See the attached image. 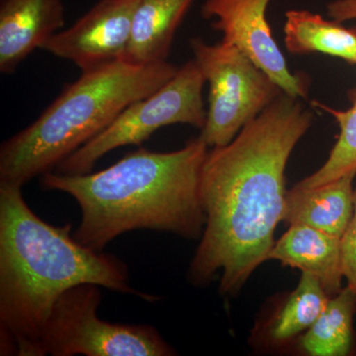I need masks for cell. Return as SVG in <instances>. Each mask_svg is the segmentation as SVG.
<instances>
[{"label":"cell","mask_w":356,"mask_h":356,"mask_svg":"<svg viewBox=\"0 0 356 356\" xmlns=\"http://www.w3.org/2000/svg\"><path fill=\"white\" fill-rule=\"evenodd\" d=\"M313 121L300 98L282 92L229 144L208 151L200 178L206 221L189 266L192 283L207 284L221 271L219 291L233 295L268 261L284 216L287 163Z\"/></svg>","instance_id":"6da1fadb"},{"label":"cell","mask_w":356,"mask_h":356,"mask_svg":"<svg viewBox=\"0 0 356 356\" xmlns=\"http://www.w3.org/2000/svg\"><path fill=\"white\" fill-rule=\"evenodd\" d=\"M72 229V224L55 226L37 216L22 186L0 184L1 355L42 356V334L51 309L76 285L91 283L156 301L130 286L125 262L81 245Z\"/></svg>","instance_id":"7a4b0ae2"},{"label":"cell","mask_w":356,"mask_h":356,"mask_svg":"<svg viewBox=\"0 0 356 356\" xmlns=\"http://www.w3.org/2000/svg\"><path fill=\"white\" fill-rule=\"evenodd\" d=\"M209 147L200 137L180 149L159 153L140 147L98 172H46V191L64 192L81 208L74 238L103 248L134 229H153L198 240L205 227L200 178Z\"/></svg>","instance_id":"3957f363"},{"label":"cell","mask_w":356,"mask_h":356,"mask_svg":"<svg viewBox=\"0 0 356 356\" xmlns=\"http://www.w3.org/2000/svg\"><path fill=\"white\" fill-rule=\"evenodd\" d=\"M177 70L168 60L136 65L119 60L83 72L36 121L2 143L0 184L23 186L51 172L108 127L126 107L158 90Z\"/></svg>","instance_id":"277c9868"},{"label":"cell","mask_w":356,"mask_h":356,"mask_svg":"<svg viewBox=\"0 0 356 356\" xmlns=\"http://www.w3.org/2000/svg\"><path fill=\"white\" fill-rule=\"evenodd\" d=\"M205 83L197 62L188 60L158 90L129 105L108 127L58 163L57 172H90L105 154L121 147L139 146L165 126L186 124L202 130L207 119L203 102Z\"/></svg>","instance_id":"5b68a950"},{"label":"cell","mask_w":356,"mask_h":356,"mask_svg":"<svg viewBox=\"0 0 356 356\" xmlns=\"http://www.w3.org/2000/svg\"><path fill=\"white\" fill-rule=\"evenodd\" d=\"M102 286L79 284L60 295L41 337L42 356H172L177 355L149 325L107 322L97 315Z\"/></svg>","instance_id":"8992f818"},{"label":"cell","mask_w":356,"mask_h":356,"mask_svg":"<svg viewBox=\"0 0 356 356\" xmlns=\"http://www.w3.org/2000/svg\"><path fill=\"white\" fill-rule=\"evenodd\" d=\"M191 47L209 84V108L199 137L209 147L226 146L282 89L234 44L193 38Z\"/></svg>","instance_id":"52a82bcc"},{"label":"cell","mask_w":356,"mask_h":356,"mask_svg":"<svg viewBox=\"0 0 356 356\" xmlns=\"http://www.w3.org/2000/svg\"><path fill=\"white\" fill-rule=\"evenodd\" d=\"M270 0H205L204 19L222 33V41L234 44L273 79L283 92L307 99L309 83L305 74H294L274 39L266 11Z\"/></svg>","instance_id":"ba28073f"},{"label":"cell","mask_w":356,"mask_h":356,"mask_svg":"<svg viewBox=\"0 0 356 356\" xmlns=\"http://www.w3.org/2000/svg\"><path fill=\"white\" fill-rule=\"evenodd\" d=\"M140 0H99L67 29L42 47L55 57L74 63L81 72L123 60Z\"/></svg>","instance_id":"9c48e42d"},{"label":"cell","mask_w":356,"mask_h":356,"mask_svg":"<svg viewBox=\"0 0 356 356\" xmlns=\"http://www.w3.org/2000/svg\"><path fill=\"white\" fill-rule=\"evenodd\" d=\"M64 26V0H0L1 74H14Z\"/></svg>","instance_id":"30bf717a"},{"label":"cell","mask_w":356,"mask_h":356,"mask_svg":"<svg viewBox=\"0 0 356 356\" xmlns=\"http://www.w3.org/2000/svg\"><path fill=\"white\" fill-rule=\"evenodd\" d=\"M269 259L313 274L330 297L343 289L341 238L339 236L303 225H293L274 243Z\"/></svg>","instance_id":"8fae6325"},{"label":"cell","mask_w":356,"mask_h":356,"mask_svg":"<svg viewBox=\"0 0 356 356\" xmlns=\"http://www.w3.org/2000/svg\"><path fill=\"white\" fill-rule=\"evenodd\" d=\"M356 170L330 184L287 191L283 221L303 225L341 238L353 214V184Z\"/></svg>","instance_id":"7c38bea8"},{"label":"cell","mask_w":356,"mask_h":356,"mask_svg":"<svg viewBox=\"0 0 356 356\" xmlns=\"http://www.w3.org/2000/svg\"><path fill=\"white\" fill-rule=\"evenodd\" d=\"M195 0H140L123 60L131 64L166 62L175 33Z\"/></svg>","instance_id":"4fadbf2b"},{"label":"cell","mask_w":356,"mask_h":356,"mask_svg":"<svg viewBox=\"0 0 356 356\" xmlns=\"http://www.w3.org/2000/svg\"><path fill=\"white\" fill-rule=\"evenodd\" d=\"M285 18L284 43L290 53L325 54L356 65V29L300 9L288 10Z\"/></svg>","instance_id":"5bb4252c"},{"label":"cell","mask_w":356,"mask_h":356,"mask_svg":"<svg viewBox=\"0 0 356 356\" xmlns=\"http://www.w3.org/2000/svg\"><path fill=\"white\" fill-rule=\"evenodd\" d=\"M356 295L350 287L330 297L325 310L300 339V346L313 356H344L353 343Z\"/></svg>","instance_id":"9a60e30c"},{"label":"cell","mask_w":356,"mask_h":356,"mask_svg":"<svg viewBox=\"0 0 356 356\" xmlns=\"http://www.w3.org/2000/svg\"><path fill=\"white\" fill-rule=\"evenodd\" d=\"M329 299L316 276L302 273L298 286L269 325V341L280 346L310 329L325 310Z\"/></svg>","instance_id":"2e32d148"},{"label":"cell","mask_w":356,"mask_h":356,"mask_svg":"<svg viewBox=\"0 0 356 356\" xmlns=\"http://www.w3.org/2000/svg\"><path fill=\"white\" fill-rule=\"evenodd\" d=\"M351 106L348 110H336L318 102L313 105L334 117L339 124V138L329 158L317 172L296 184L301 188H313L334 181L346 173L356 170V88L350 92Z\"/></svg>","instance_id":"e0dca14e"},{"label":"cell","mask_w":356,"mask_h":356,"mask_svg":"<svg viewBox=\"0 0 356 356\" xmlns=\"http://www.w3.org/2000/svg\"><path fill=\"white\" fill-rule=\"evenodd\" d=\"M341 259L348 286L356 295V187L353 192V214L341 236Z\"/></svg>","instance_id":"ac0fdd59"},{"label":"cell","mask_w":356,"mask_h":356,"mask_svg":"<svg viewBox=\"0 0 356 356\" xmlns=\"http://www.w3.org/2000/svg\"><path fill=\"white\" fill-rule=\"evenodd\" d=\"M327 13L337 22L356 19V0H334L327 4Z\"/></svg>","instance_id":"d6986e66"}]
</instances>
